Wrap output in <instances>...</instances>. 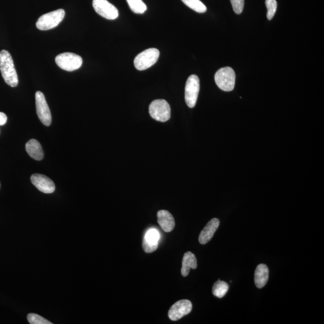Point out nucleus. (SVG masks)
<instances>
[{
	"mask_svg": "<svg viewBox=\"0 0 324 324\" xmlns=\"http://www.w3.org/2000/svg\"><path fill=\"white\" fill-rule=\"evenodd\" d=\"M266 7L267 8V18L268 20H271L276 14L277 8V3L276 0H265Z\"/></svg>",
	"mask_w": 324,
	"mask_h": 324,
	"instance_id": "412c9836",
	"label": "nucleus"
},
{
	"mask_svg": "<svg viewBox=\"0 0 324 324\" xmlns=\"http://www.w3.org/2000/svg\"><path fill=\"white\" fill-rule=\"evenodd\" d=\"M200 90V82L198 76H189L185 87V101L189 108H194L197 104Z\"/></svg>",
	"mask_w": 324,
	"mask_h": 324,
	"instance_id": "0eeeda50",
	"label": "nucleus"
},
{
	"mask_svg": "<svg viewBox=\"0 0 324 324\" xmlns=\"http://www.w3.org/2000/svg\"><path fill=\"white\" fill-rule=\"evenodd\" d=\"M198 267L197 259L193 253L188 252L185 253L182 262L181 273L183 276H188L191 269L197 268Z\"/></svg>",
	"mask_w": 324,
	"mask_h": 324,
	"instance_id": "dca6fc26",
	"label": "nucleus"
},
{
	"mask_svg": "<svg viewBox=\"0 0 324 324\" xmlns=\"http://www.w3.org/2000/svg\"><path fill=\"white\" fill-rule=\"evenodd\" d=\"M149 113L155 120L166 122L171 118V107L165 100H155L149 105Z\"/></svg>",
	"mask_w": 324,
	"mask_h": 324,
	"instance_id": "39448f33",
	"label": "nucleus"
},
{
	"mask_svg": "<svg viewBox=\"0 0 324 324\" xmlns=\"http://www.w3.org/2000/svg\"><path fill=\"white\" fill-rule=\"evenodd\" d=\"M31 181L33 185L43 193L50 194L56 190L54 182L48 177L42 174H33L31 177Z\"/></svg>",
	"mask_w": 324,
	"mask_h": 324,
	"instance_id": "9b49d317",
	"label": "nucleus"
},
{
	"mask_svg": "<svg viewBox=\"0 0 324 324\" xmlns=\"http://www.w3.org/2000/svg\"><path fill=\"white\" fill-rule=\"evenodd\" d=\"M93 6L98 14L107 20H114L118 17V9L107 0H93Z\"/></svg>",
	"mask_w": 324,
	"mask_h": 324,
	"instance_id": "1a4fd4ad",
	"label": "nucleus"
},
{
	"mask_svg": "<svg viewBox=\"0 0 324 324\" xmlns=\"http://www.w3.org/2000/svg\"><path fill=\"white\" fill-rule=\"evenodd\" d=\"M269 278V269L267 265L261 264L257 266L255 271V283L258 288L261 289L267 284Z\"/></svg>",
	"mask_w": 324,
	"mask_h": 324,
	"instance_id": "4468645a",
	"label": "nucleus"
},
{
	"mask_svg": "<svg viewBox=\"0 0 324 324\" xmlns=\"http://www.w3.org/2000/svg\"><path fill=\"white\" fill-rule=\"evenodd\" d=\"M7 116L3 112H0V126H3L7 122Z\"/></svg>",
	"mask_w": 324,
	"mask_h": 324,
	"instance_id": "393cba45",
	"label": "nucleus"
},
{
	"mask_svg": "<svg viewBox=\"0 0 324 324\" xmlns=\"http://www.w3.org/2000/svg\"><path fill=\"white\" fill-rule=\"evenodd\" d=\"M65 17V11L63 9L49 12L39 18L36 23L37 28L42 31L53 29L59 25Z\"/></svg>",
	"mask_w": 324,
	"mask_h": 324,
	"instance_id": "f03ea898",
	"label": "nucleus"
},
{
	"mask_svg": "<svg viewBox=\"0 0 324 324\" xmlns=\"http://www.w3.org/2000/svg\"><path fill=\"white\" fill-rule=\"evenodd\" d=\"M160 52L155 48H149L137 55L134 60V65L137 70H145L156 63Z\"/></svg>",
	"mask_w": 324,
	"mask_h": 324,
	"instance_id": "20e7f679",
	"label": "nucleus"
},
{
	"mask_svg": "<svg viewBox=\"0 0 324 324\" xmlns=\"http://www.w3.org/2000/svg\"><path fill=\"white\" fill-rule=\"evenodd\" d=\"M27 319L31 324H53L51 322L45 319L44 317L35 313L29 314L27 316Z\"/></svg>",
	"mask_w": 324,
	"mask_h": 324,
	"instance_id": "4be33fe9",
	"label": "nucleus"
},
{
	"mask_svg": "<svg viewBox=\"0 0 324 324\" xmlns=\"http://www.w3.org/2000/svg\"><path fill=\"white\" fill-rule=\"evenodd\" d=\"M128 5L133 12L137 14H142L146 11V6L142 0H126Z\"/></svg>",
	"mask_w": 324,
	"mask_h": 324,
	"instance_id": "a211bd4d",
	"label": "nucleus"
},
{
	"mask_svg": "<svg viewBox=\"0 0 324 324\" xmlns=\"http://www.w3.org/2000/svg\"><path fill=\"white\" fill-rule=\"evenodd\" d=\"M192 310V302L188 299H182L176 302L168 311V316L173 321H177L187 315Z\"/></svg>",
	"mask_w": 324,
	"mask_h": 324,
	"instance_id": "9d476101",
	"label": "nucleus"
},
{
	"mask_svg": "<svg viewBox=\"0 0 324 324\" xmlns=\"http://www.w3.org/2000/svg\"><path fill=\"white\" fill-rule=\"evenodd\" d=\"M0 187H1V185H0Z\"/></svg>",
	"mask_w": 324,
	"mask_h": 324,
	"instance_id": "a878e982",
	"label": "nucleus"
},
{
	"mask_svg": "<svg viewBox=\"0 0 324 324\" xmlns=\"http://www.w3.org/2000/svg\"><path fill=\"white\" fill-rule=\"evenodd\" d=\"M160 235L158 232L155 229H149L145 235L143 239L147 241L148 243L151 244H158Z\"/></svg>",
	"mask_w": 324,
	"mask_h": 324,
	"instance_id": "aec40b11",
	"label": "nucleus"
},
{
	"mask_svg": "<svg viewBox=\"0 0 324 324\" xmlns=\"http://www.w3.org/2000/svg\"><path fill=\"white\" fill-rule=\"evenodd\" d=\"M189 8L198 13H205L207 11V7L200 0H182Z\"/></svg>",
	"mask_w": 324,
	"mask_h": 324,
	"instance_id": "6ab92c4d",
	"label": "nucleus"
},
{
	"mask_svg": "<svg viewBox=\"0 0 324 324\" xmlns=\"http://www.w3.org/2000/svg\"><path fill=\"white\" fill-rule=\"evenodd\" d=\"M157 222L165 232H170L175 227V219L167 210H160L157 213Z\"/></svg>",
	"mask_w": 324,
	"mask_h": 324,
	"instance_id": "ddd939ff",
	"label": "nucleus"
},
{
	"mask_svg": "<svg viewBox=\"0 0 324 324\" xmlns=\"http://www.w3.org/2000/svg\"><path fill=\"white\" fill-rule=\"evenodd\" d=\"M56 63L61 69L66 71L72 72L80 68L82 65V59L78 55L65 53L57 56Z\"/></svg>",
	"mask_w": 324,
	"mask_h": 324,
	"instance_id": "423d86ee",
	"label": "nucleus"
},
{
	"mask_svg": "<svg viewBox=\"0 0 324 324\" xmlns=\"http://www.w3.org/2000/svg\"><path fill=\"white\" fill-rule=\"evenodd\" d=\"M231 3L235 14H241L242 13L244 0H231Z\"/></svg>",
	"mask_w": 324,
	"mask_h": 324,
	"instance_id": "5701e85b",
	"label": "nucleus"
},
{
	"mask_svg": "<svg viewBox=\"0 0 324 324\" xmlns=\"http://www.w3.org/2000/svg\"><path fill=\"white\" fill-rule=\"evenodd\" d=\"M220 221L218 219L214 218L208 223L206 227L201 232L199 236V241L201 244H206L212 239L214 234L219 227Z\"/></svg>",
	"mask_w": 324,
	"mask_h": 324,
	"instance_id": "f8f14e48",
	"label": "nucleus"
},
{
	"mask_svg": "<svg viewBox=\"0 0 324 324\" xmlns=\"http://www.w3.org/2000/svg\"><path fill=\"white\" fill-rule=\"evenodd\" d=\"M235 73L230 67H223L216 73L215 82L220 89L224 91L234 90L235 84Z\"/></svg>",
	"mask_w": 324,
	"mask_h": 324,
	"instance_id": "7ed1b4c3",
	"label": "nucleus"
},
{
	"mask_svg": "<svg viewBox=\"0 0 324 324\" xmlns=\"http://www.w3.org/2000/svg\"><path fill=\"white\" fill-rule=\"evenodd\" d=\"M26 149L30 156L34 159L41 160L44 157V150L38 140L33 139L30 140L26 143Z\"/></svg>",
	"mask_w": 324,
	"mask_h": 324,
	"instance_id": "2eb2a0df",
	"label": "nucleus"
},
{
	"mask_svg": "<svg viewBox=\"0 0 324 324\" xmlns=\"http://www.w3.org/2000/svg\"><path fill=\"white\" fill-rule=\"evenodd\" d=\"M229 290V285L227 282L219 280L213 286L212 292L216 297L222 298L227 294Z\"/></svg>",
	"mask_w": 324,
	"mask_h": 324,
	"instance_id": "f3484780",
	"label": "nucleus"
},
{
	"mask_svg": "<svg viewBox=\"0 0 324 324\" xmlns=\"http://www.w3.org/2000/svg\"><path fill=\"white\" fill-rule=\"evenodd\" d=\"M158 244H151L148 243L145 240L142 241V248L145 253H150L156 250Z\"/></svg>",
	"mask_w": 324,
	"mask_h": 324,
	"instance_id": "b1692460",
	"label": "nucleus"
},
{
	"mask_svg": "<svg viewBox=\"0 0 324 324\" xmlns=\"http://www.w3.org/2000/svg\"><path fill=\"white\" fill-rule=\"evenodd\" d=\"M0 71L6 83L12 87H17L18 77L13 59L8 51L0 52Z\"/></svg>",
	"mask_w": 324,
	"mask_h": 324,
	"instance_id": "f257e3e1",
	"label": "nucleus"
},
{
	"mask_svg": "<svg viewBox=\"0 0 324 324\" xmlns=\"http://www.w3.org/2000/svg\"><path fill=\"white\" fill-rule=\"evenodd\" d=\"M37 114L39 120L45 126H50L52 116L44 94L41 91H38L35 94Z\"/></svg>",
	"mask_w": 324,
	"mask_h": 324,
	"instance_id": "6e6552de",
	"label": "nucleus"
}]
</instances>
